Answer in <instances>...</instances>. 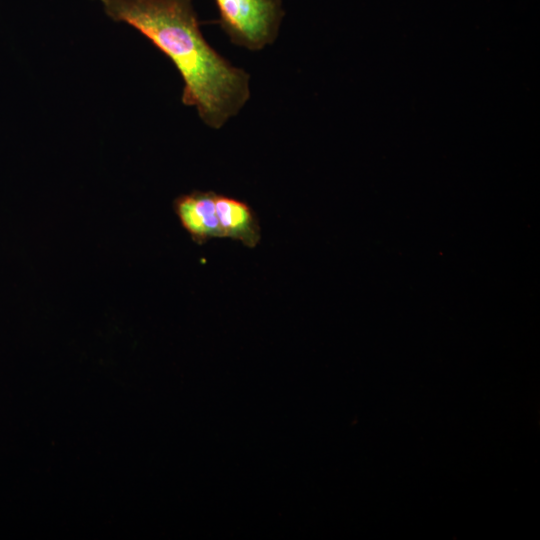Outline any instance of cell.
<instances>
[{"instance_id": "cell-1", "label": "cell", "mask_w": 540, "mask_h": 540, "mask_svg": "<svg viewBox=\"0 0 540 540\" xmlns=\"http://www.w3.org/2000/svg\"><path fill=\"white\" fill-rule=\"evenodd\" d=\"M106 15L124 22L165 54L183 82L182 102L213 129L236 116L250 98L249 74L204 38L191 0H101Z\"/></svg>"}, {"instance_id": "cell-2", "label": "cell", "mask_w": 540, "mask_h": 540, "mask_svg": "<svg viewBox=\"0 0 540 540\" xmlns=\"http://www.w3.org/2000/svg\"><path fill=\"white\" fill-rule=\"evenodd\" d=\"M222 30L232 44L259 51L277 38L282 0H215Z\"/></svg>"}, {"instance_id": "cell-3", "label": "cell", "mask_w": 540, "mask_h": 540, "mask_svg": "<svg viewBox=\"0 0 540 540\" xmlns=\"http://www.w3.org/2000/svg\"><path fill=\"white\" fill-rule=\"evenodd\" d=\"M216 195L213 191L195 190L173 201V209L181 226L198 245L212 238H223L216 212Z\"/></svg>"}, {"instance_id": "cell-4", "label": "cell", "mask_w": 540, "mask_h": 540, "mask_svg": "<svg viewBox=\"0 0 540 540\" xmlns=\"http://www.w3.org/2000/svg\"><path fill=\"white\" fill-rule=\"evenodd\" d=\"M216 212L223 238L240 241L248 248L257 246L261 229L256 214L247 203L217 194Z\"/></svg>"}]
</instances>
